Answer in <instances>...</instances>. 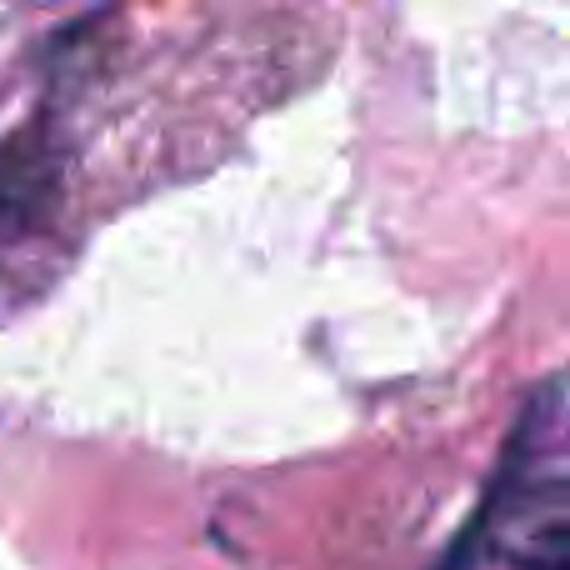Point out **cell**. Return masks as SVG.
<instances>
[{"instance_id": "6da1fadb", "label": "cell", "mask_w": 570, "mask_h": 570, "mask_svg": "<svg viewBox=\"0 0 570 570\" xmlns=\"http://www.w3.org/2000/svg\"><path fill=\"white\" fill-rule=\"evenodd\" d=\"M471 551L515 570H570V471H566V385L546 375L515 421L475 525L441 570H465Z\"/></svg>"}, {"instance_id": "7a4b0ae2", "label": "cell", "mask_w": 570, "mask_h": 570, "mask_svg": "<svg viewBox=\"0 0 570 570\" xmlns=\"http://www.w3.org/2000/svg\"><path fill=\"white\" fill-rule=\"evenodd\" d=\"M50 170H56V160H50V150L36 146V130L0 146V256L46 220Z\"/></svg>"}]
</instances>
